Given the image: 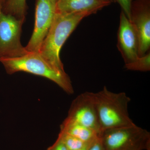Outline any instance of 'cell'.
<instances>
[{"mask_svg":"<svg viewBox=\"0 0 150 150\" xmlns=\"http://www.w3.org/2000/svg\"><path fill=\"white\" fill-rule=\"evenodd\" d=\"M89 16L87 13H55L54 21L41 44L39 53L56 69L65 72L60 59V51L79 23Z\"/></svg>","mask_w":150,"mask_h":150,"instance_id":"obj_1","label":"cell"},{"mask_svg":"<svg viewBox=\"0 0 150 150\" xmlns=\"http://www.w3.org/2000/svg\"><path fill=\"white\" fill-rule=\"evenodd\" d=\"M0 62L9 74L23 71L40 76L54 82L67 93H74L71 82L67 73L56 69L39 52L28 51L18 57L1 58Z\"/></svg>","mask_w":150,"mask_h":150,"instance_id":"obj_2","label":"cell"},{"mask_svg":"<svg viewBox=\"0 0 150 150\" xmlns=\"http://www.w3.org/2000/svg\"><path fill=\"white\" fill-rule=\"evenodd\" d=\"M92 93L101 132L135 125L128 111L131 99L125 93H115L104 86L98 92Z\"/></svg>","mask_w":150,"mask_h":150,"instance_id":"obj_3","label":"cell"},{"mask_svg":"<svg viewBox=\"0 0 150 150\" xmlns=\"http://www.w3.org/2000/svg\"><path fill=\"white\" fill-rule=\"evenodd\" d=\"M99 136L105 150H150V133L136 124L106 129Z\"/></svg>","mask_w":150,"mask_h":150,"instance_id":"obj_4","label":"cell"},{"mask_svg":"<svg viewBox=\"0 0 150 150\" xmlns=\"http://www.w3.org/2000/svg\"><path fill=\"white\" fill-rule=\"evenodd\" d=\"M24 21L5 13L0 2V59L18 57L28 52L21 42Z\"/></svg>","mask_w":150,"mask_h":150,"instance_id":"obj_5","label":"cell"},{"mask_svg":"<svg viewBox=\"0 0 150 150\" xmlns=\"http://www.w3.org/2000/svg\"><path fill=\"white\" fill-rule=\"evenodd\" d=\"M56 13V6L51 0H37L35 24L31 37L25 48L28 52H39L50 29Z\"/></svg>","mask_w":150,"mask_h":150,"instance_id":"obj_6","label":"cell"},{"mask_svg":"<svg viewBox=\"0 0 150 150\" xmlns=\"http://www.w3.org/2000/svg\"><path fill=\"white\" fill-rule=\"evenodd\" d=\"M67 118L92 129L99 135L101 133L92 92H86L77 96L72 103Z\"/></svg>","mask_w":150,"mask_h":150,"instance_id":"obj_7","label":"cell"},{"mask_svg":"<svg viewBox=\"0 0 150 150\" xmlns=\"http://www.w3.org/2000/svg\"><path fill=\"white\" fill-rule=\"evenodd\" d=\"M139 41L138 55L144 56L150 47V10L149 4L145 1L132 4L131 20Z\"/></svg>","mask_w":150,"mask_h":150,"instance_id":"obj_8","label":"cell"},{"mask_svg":"<svg viewBox=\"0 0 150 150\" xmlns=\"http://www.w3.org/2000/svg\"><path fill=\"white\" fill-rule=\"evenodd\" d=\"M117 47L125 64L134 62L139 57V41L137 32L131 21L123 11L120 15Z\"/></svg>","mask_w":150,"mask_h":150,"instance_id":"obj_9","label":"cell"},{"mask_svg":"<svg viewBox=\"0 0 150 150\" xmlns=\"http://www.w3.org/2000/svg\"><path fill=\"white\" fill-rule=\"evenodd\" d=\"M111 3L107 0H57L56 13H87L91 15L109 6Z\"/></svg>","mask_w":150,"mask_h":150,"instance_id":"obj_10","label":"cell"},{"mask_svg":"<svg viewBox=\"0 0 150 150\" xmlns=\"http://www.w3.org/2000/svg\"><path fill=\"white\" fill-rule=\"evenodd\" d=\"M61 131L88 143L96 139L99 134L96 131L66 118L61 126Z\"/></svg>","mask_w":150,"mask_h":150,"instance_id":"obj_11","label":"cell"},{"mask_svg":"<svg viewBox=\"0 0 150 150\" xmlns=\"http://www.w3.org/2000/svg\"><path fill=\"white\" fill-rule=\"evenodd\" d=\"M2 6L5 13L18 19L25 20L27 10L26 0H5Z\"/></svg>","mask_w":150,"mask_h":150,"instance_id":"obj_12","label":"cell"},{"mask_svg":"<svg viewBox=\"0 0 150 150\" xmlns=\"http://www.w3.org/2000/svg\"><path fill=\"white\" fill-rule=\"evenodd\" d=\"M125 68L131 71H149L150 70V53L138 57L134 62L126 64Z\"/></svg>","mask_w":150,"mask_h":150,"instance_id":"obj_13","label":"cell"},{"mask_svg":"<svg viewBox=\"0 0 150 150\" xmlns=\"http://www.w3.org/2000/svg\"><path fill=\"white\" fill-rule=\"evenodd\" d=\"M58 137L62 140L68 150L79 149L89 143H86L62 131H60Z\"/></svg>","mask_w":150,"mask_h":150,"instance_id":"obj_14","label":"cell"},{"mask_svg":"<svg viewBox=\"0 0 150 150\" xmlns=\"http://www.w3.org/2000/svg\"><path fill=\"white\" fill-rule=\"evenodd\" d=\"M119 3L121 8L129 20H131L132 0H116Z\"/></svg>","mask_w":150,"mask_h":150,"instance_id":"obj_15","label":"cell"},{"mask_svg":"<svg viewBox=\"0 0 150 150\" xmlns=\"http://www.w3.org/2000/svg\"><path fill=\"white\" fill-rule=\"evenodd\" d=\"M47 150H68L62 140L58 137L54 144L48 148Z\"/></svg>","mask_w":150,"mask_h":150,"instance_id":"obj_16","label":"cell"},{"mask_svg":"<svg viewBox=\"0 0 150 150\" xmlns=\"http://www.w3.org/2000/svg\"><path fill=\"white\" fill-rule=\"evenodd\" d=\"M89 150H105L100 136L95 140Z\"/></svg>","mask_w":150,"mask_h":150,"instance_id":"obj_17","label":"cell"},{"mask_svg":"<svg viewBox=\"0 0 150 150\" xmlns=\"http://www.w3.org/2000/svg\"><path fill=\"white\" fill-rule=\"evenodd\" d=\"M94 141L88 143V144H86L84 146H83V147L81 148V149H79L77 150H89L92 144L93 143V142H94Z\"/></svg>","mask_w":150,"mask_h":150,"instance_id":"obj_18","label":"cell"},{"mask_svg":"<svg viewBox=\"0 0 150 150\" xmlns=\"http://www.w3.org/2000/svg\"><path fill=\"white\" fill-rule=\"evenodd\" d=\"M57 0H51V2L53 3V4L54 5L56 6V2H57Z\"/></svg>","mask_w":150,"mask_h":150,"instance_id":"obj_19","label":"cell"},{"mask_svg":"<svg viewBox=\"0 0 150 150\" xmlns=\"http://www.w3.org/2000/svg\"><path fill=\"white\" fill-rule=\"evenodd\" d=\"M5 1V0H0V2L2 3V5L4 4V2Z\"/></svg>","mask_w":150,"mask_h":150,"instance_id":"obj_20","label":"cell"},{"mask_svg":"<svg viewBox=\"0 0 150 150\" xmlns=\"http://www.w3.org/2000/svg\"><path fill=\"white\" fill-rule=\"evenodd\" d=\"M107 1H109L110 2L112 3V2H113L115 1V0H107Z\"/></svg>","mask_w":150,"mask_h":150,"instance_id":"obj_21","label":"cell"}]
</instances>
